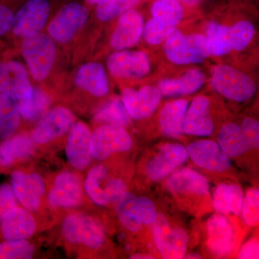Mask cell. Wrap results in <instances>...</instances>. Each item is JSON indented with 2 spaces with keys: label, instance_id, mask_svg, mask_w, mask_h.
Returning <instances> with one entry per match:
<instances>
[{
  "label": "cell",
  "instance_id": "obj_6",
  "mask_svg": "<svg viewBox=\"0 0 259 259\" xmlns=\"http://www.w3.org/2000/svg\"><path fill=\"white\" fill-rule=\"evenodd\" d=\"M133 140L122 126L107 124L98 127L92 134L91 154L98 161H103L113 153L128 151Z\"/></svg>",
  "mask_w": 259,
  "mask_h": 259
},
{
  "label": "cell",
  "instance_id": "obj_5",
  "mask_svg": "<svg viewBox=\"0 0 259 259\" xmlns=\"http://www.w3.org/2000/svg\"><path fill=\"white\" fill-rule=\"evenodd\" d=\"M52 8V0H26L15 13L12 32L22 38L42 32Z\"/></svg>",
  "mask_w": 259,
  "mask_h": 259
},
{
  "label": "cell",
  "instance_id": "obj_35",
  "mask_svg": "<svg viewBox=\"0 0 259 259\" xmlns=\"http://www.w3.org/2000/svg\"><path fill=\"white\" fill-rule=\"evenodd\" d=\"M141 0H102L96 5V15L103 22L110 21L132 9Z\"/></svg>",
  "mask_w": 259,
  "mask_h": 259
},
{
  "label": "cell",
  "instance_id": "obj_24",
  "mask_svg": "<svg viewBox=\"0 0 259 259\" xmlns=\"http://www.w3.org/2000/svg\"><path fill=\"white\" fill-rule=\"evenodd\" d=\"M168 185L171 190L179 193L207 194L209 184L207 180L198 172L190 168L175 172L169 180Z\"/></svg>",
  "mask_w": 259,
  "mask_h": 259
},
{
  "label": "cell",
  "instance_id": "obj_21",
  "mask_svg": "<svg viewBox=\"0 0 259 259\" xmlns=\"http://www.w3.org/2000/svg\"><path fill=\"white\" fill-rule=\"evenodd\" d=\"M208 247L218 256H224L231 251L233 243V228L226 218L214 214L207 223Z\"/></svg>",
  "mask_w": 259,
  "mask_h": 259
},
{
  "label": "cell",
  "instance_id": "obj_46",
  "mask_svg": "<svg viewBox=\"0 0 259 259\" xmlns=\"http://www.w3.org/2000/svg\"><path fill=\"white\" fill-rule=\"evenodd\" d=\"M126 187L123 182L117 179L107 181L106 194L109 203L115 202L120 198L121 196L125 193Z\"/></svg>",
  "mask_w": 259,
  "mask_h": 259
},
{
  "label": "cell",
  "instance_id": "obj_12",
  "mask_svg": "<svg viewBox=\"0 0 259 259\" xmlns=\"http://www.w3.org/2000/svg\"><path fill=\"white\" fill-rule=\"evenodd\" d=\"M187 151L194 163L204 169L222 172L231 166L230 156L219 144L210 140H201L192 143Z\"/></svg>",
  "mask_w": 259,
  "mask_h": 259
},
{
  "label": "cell",
  "instance_id": "obj_16",
  "mask_svg": "<svg viewBox=\"0 0 259 259\" xmlns=\"http://www.w3.org/2000/svg\"><path fill=\"white\" fill-rule=\"evenodd\" d=\"M188 156L187 149L182 145H164L148 162L146 174L151 180H161L185 163Z\"/></svg>",
  "mask_w": 259,
  "mask_h": 259
},
{
  "label": "cell",
  "instance_id": "obj_8",
  "mask_svg": "<svg viewBox=\"0 0 259 259\" xmlns=\"http://www.w3.org/2000/svg\"><path fill=\"white\" fill-rule=\"evenodd\" d=\"M63 233L68 241L81 243L89 248H100L105 241V235L100 223L83 214H70L65 219Z\"/></svg>",
  "mask_w": 259,
  "mask_h": 259
},
{
  "label": "cell",
  "instance_id": "obj_34",
  "mask_svg": "<svg viewBox=\"0 0 259 259\" xmlns=\"http://www.w3.org/2000/svg\"><path fill=\"white\" fill-rule=\"evenodd\" d=\"M95 119L100 122L120 126L129 123V115L123 102L120 99H115L107 102L95 115Z\"/></svg>",
  "mask_w": 259,
  "mask_h": 259
},
{
  "label": "cell",
  "instance_id": "obj_38",
  "mask_svg": "<svg viewBox=\"0 0 259 259\" xmlns=\"http://www.w3.org/2000/svg\"><path fill=\"white\" fill-rule=\"evenodd\" d=\"M232 49L242 51L249 45L255 35V28L250 22L242 20L230 28Z\"/></svg>",
  "mask_w": 259,
  "mask_h": 259
},
{
  "label": "cell",
  "instance_id": "obj_13",
  "mask_svg": "<svg viewBox=\"0 0 259 259\" xmlns=\"http://www.w3.org/2000/svg\"><path fill=\"white\" fill-rule=\"evenodd\" d=\"M144 31V19L139 12L131 9L120 15L112 32L110 45L115 50L123 51L137 45Z\"/></svg>",
  "mask_w": 259,
  "mask_h": 259
},
{
  "label": "cell",
  "instance_id": "obj_40",
  "mask_svg": "<svg viewBox=\"0 0 259 259\" xmlns=\"http://www.w3.org/2000/svg\"><path fill=\"white\" fill-rule=\"evenodd\" d=\"M242 216L248 226H256L259 221V192L258 189H251L247 192L243 201Z\"/></svg>",
  "mask_w": 259,
  "mask_h": 259
},
{
  "label": "cell",
  "instance_id": "obj_9",
  "mask_svg": "<svg viewBox=\"0 0 259 259\" xmlns=\"http://www.w3.org/2000/svg\"><path fill=\"white\" fill-rule=\"evenodd\" d=\"M107 66L110 74L120 79H141L151 70L146 53L140 51H119L109 56Z\"/></svg>",
  "mask_w": 259,
  "mask_h": 259
},
{
  "label": "cell",
  "instance_id": "obj_41",
  "mask_svg": "<svg viewBox=\"0 0 259 259\" xmlns=\"http://www.w3.org/2000/svg\"><path fill=\"white\" fill-rule=\"evenodd\" d=\"M136 212L142 224H153L156 218V208L151 199L141 197L136 200Z\"/></svg>",
  "mask_w": 259,
  "mask_h": 259
},
{
  "label": "cell",
  "instance_id": "obj_52",
  "mask_svg": "<svg viewBox=\"0 0 259 259\" xmlns=\"http://www.w3.org/2000/svg\"><path fill=\"white\" fill-rule=\"evenodd\" d=\"M10 1V0H0L2 3H8V4H9Z\"/></svg>",
  "mask_w": 259,
  "mask_h": 259
},
{
  "label": "cell",
  "instance_id": "obj_50",
  "mask_svg": "<svg viewBox=\"0 0 259 259\" xmlns=\"http://www.w3.org/2000/svg\"><path fill=\"white\" fill-rule=\"evenodd\" d=\"M86 2L87 4L90 5H97L99 3L102 1V0H84Z\"/></svg>",
  "mask_w": 259,
  "mask_h": 259
},
{
  "label": "cell",
  "instance_id": "obj_11",
  "mask_svg": "<svg viewBox=\"0 0 259 259\" xmlns=\"http://www.w3.org/2000/svg\"><path fill=\"white\" fill-rule=\"evenodd\" d=\"M76 122V117L69 109L56 107L47 112L36 126L32 139L36 144L50 142L69 132Z\"/></svg>",
  "mask_w": 259,
  "mask_h": 259
},
{
  "label": "cell",
  "instance_id": "obj_27",
  "mask_svg": "<svg viewBox=\"0 0 259 259\" xmlns=\"http://www.w3.org/2000/svg\"><path fill=\"white\" fill-rule=\"evenodd\" d=\"M218 143L229 156L236 157L251 150L241 126L228 123L223 126L218 134Z\"/></svg>",
  "mask_w": 259,
  "mask_h": 259
},
{
  "label": "cell",
  "instance_id": "obj_3",
  "mask_svg": "<svg viewBox=\"0 0 259 259\" xmlns=\"http://www.w3.org/2000/svg\"><path fill=\"white\" fill-rule=\"evenodd\" d=\"M90 11L82 3L69 1L61 5L48 26V35L61 44L71 42L88 23Z\"/></svg>",
  "mask_w": 259,
  "mask_h": 259
},
{
  "label": "cell",
  "instance_id": "obj_42",
  "mask_svg": "<svg viewBox=\"0 0 259 259\" xmlns=\"http://www.w3.org/2000/svg\"><path fill=\"white\" fill-rule=\"evenodd\" d=\"M122 102L130 117L134 119L140 117L139 91L133 88H126L122 94Z\"/></svg>",
  "mask_w": 259,
  "mask_h": 259
},
{
  "label": "cell",
  "instance_id": "obj_19",
  "mask_svg": "<svg viewBox=\"0 0 259 259\" xmlns=\"http://www.w3.org/2000/svg\"><path fill=\"white\" fill-rule=\"evenodd\" d=\"M0 218V228L6 240L28 239L36 229L35 219L25 209L15 207Z\"/></svg>",
  "mask_w": 259,
  "mask_h": 259
},
{
  "label": "cell",
  "instance_id": "obj_29",
  "mask_svg": "<svg viewBox=\"0 0 259 259\" xmlns=\"http://www.w3.org/2000/svg\"><path fill=\"white\" fill-rule=\"evenodd\" d=\"M108 180L106 168L102 165L94 167L87 177L85 182L87 193L98 205H106L109 203L106 194Z\"/></svg>",
  "mask_w": 259,
  "mask_h": 259
},
{
  "label": "cell",
  "instance_id": "obj_1",
  "mask_svg": "<svg viewBox=\"0 0 259 259\" xmlns=\"http://www.w3.org/2000/svg\"><path fill=\"white\" fill-rule=\"evenodd\" d=\"M21 53L32 79L37 81L47 79L56 60V42L44 32L33 34L24 37Z\"/></svg>",
  "mask_w": 259,
  "mask_h": 259
},
{
  "label": "cell",
  "instance_id": "obj_49",
  "mask_svg": "<svg viewBox=\"0 0 259 259\" xmlns=\"http://www.w3.org/2000/svg\"><path fill=\"white\" fill-rule=\"evenodd\" d=\"M177 1L180 2V3H185V4L189 5H194L199 3L201 0H177Z\"/></svg>",
  "mask_w": 259,
  "mask_h": 259
},
{
  "label": "cell",
  "instance_id": "obj_18",
  "mask_svg": "<svg viewBox=\"0 0 259 259\" xmlns=\"http://www.w3.org/2000/svg\"><path fill=\"white\" fill-rule=\"evenodd\" d=\"M214 131L210 103L204 96L196 97L186 112L184 133L190 136H209Z\"/></svg>",
  "mask_w": 259,
  "mask_h": 259
},
{
  "label": "cell",
  "instance_id": "obj_15",
  "mask_svg": "<svg viewBox=\"0 0 259 259\" xmlns=\"http://www.w3.org/2000/svg\"><path fill=\"white\" fill-rule=\"evenodd\" d=\"M11 183L16 198L25 208L30 211L39 208L40 199L46 191L45 182L40 175L15 171L12 174Z\"/></svg>",
  "mask_w": 259,
  "mask_h": 259
},
{
  "label": "cell",
  "instance_id": "obj_45",
  "mask_svg": "<svg viewBox=\"0 0 259 259\" xmlns=\"http://www.w3.org/2000/svg\"><path fill=\"white\" fill-rule=\"evenodd\" d=\"M242 131L244 133L245 138L248 141L251 149L258 148L259 144V125L258 121L252 118H246L243 120L241 126Z\"/></svg>",
  "mask_w": 259,
  "mask_h": 259
},
{
  "label": "cell",
  "instance_id": "obj_7",
  "mask_svg": "<svg viewBox=\"0 0 259 259\" xmlns=\"http://www.w3.org/2000/svg\"><path fill=\"white\" fill-rule=\"evenodd\" d=\"M154 239L158 251L163 258L180 259L187 252L189 237L182 228L171 229L166 216L156 214L153 223Z\"/></svg>",
  "mask_w": 259,
  "mask_h": 259
},
{
  "label": "cell",
  "instance_id": "obj_26",
  "mask_svg": "<svg viewBox=\"0 0 259 259\" xmlns=\"http://www.w3.org/2000/svg\"><path fill=\"white\" fill-rule=\"evenodd\" d=\"M243 201V191L239 186L221 184L214 191L213 205L223 214L233 213L238 215L241 212Z\"/></svg>",
  "mask_w": 259,
  "mask_h": 259
},
{
  "label": "cell",
  "instance_id": "obj_39",
  "mask_svg": "<svg viewBox=\"0 0 259 259\" xmlns=\"http://www.w3.org/2000/svg\"><path fill=\"white\" fill-rule=\"evenodd\" d=\"M162 93L159 89L146 86L139 91L140 117L147 118L157 110L161 100Z\"/></svg>",
  "mask_w": 259,
  "mask_h": 259
},
{
  "label": "cell",
  "instance_id": "obj_20",
  "mask_svg": "<svg viewBox=\"0 0 259 259\" xmlns=\"http://www.w3.org/2000/svg\"><path fill=\"white\" fill-rule=\"evenodd\" d=\"M76 86L95 97L105 96L110 90V84L105 68L97 62L81 65L74 75Z\"/></svg>",
  "mask_w": 259,
  "mask_h": 259
},
{
  "label": "cell",
  "instance_id": "obj_17",
  "mask_svg": "<svg viewBox=\"0 0 259 259\" xmlns=\"http://www.w3.org/2000/svg\"><path fill=\"white\" fill-rule=\"evenodd\" d=\"M83 194L79 179L71 172H63L56 177L49 193V202L54 207L72 208L79 206Z\"/></svg>",
  "mask_w": 259,
  "mask_h": 259
},
{
  "label": "cell",
  "instance_id": "obj_47",
  "mask_svg": "<svg viewBox=\"0 0 259 259\" xmlns=\"http://www.w3.org/2000/svg\"><path fill=\"white\" fill-rule=\"evenodd\" d=\"M258 243L253 240L247 243L241 249L239 258H258Z\"/></svg>",
  "mask_w": 259,
  "mask_h": 259
},
{
  "label": "cell",
  "instance_id": "obj_32",
  "mask_svg": "<svg viewBox=\"0 0 259 259\" xmlns=\"http://www.w3.org/2000/svg\"><path fill=\"white\" fill-rule=\"evenodd\" d=\"M230 28L218 23H211L207 28L210 54L216 56L226 55L232 50Z\"/></svg>",
  "mask_w": 259,
  "mask_h": 259
},
{
  "label": "cell",
  "instance_id": "obj_51",
  "mask_svg": "<svg viewBox=\"0 0 259 259\" xmlns=\"http://www.w3.org/2000/svg\"><path fill=\"white\" fill-rule=\"evenodd\" d=\"M187 258H201L200 255L196 254V253H192L187 256Z\"/></svg>",
  "mask_w": 259,
  "mask_h": 259
},
{
  "label": "cell",
  "instance_id": "obj_2",
  "mask_svg": "<svg viewBox=\"0 0 259 259\" xmlns=\"http://www.w3.org/2000/svg\"><path fill=\"white\" fill-rule=\"evenodd\" d=\"M164 51L168 60L178 65L199 64L210 55L207 37L177 30L165 40Z\"/></svg>",
  "mask_w": 259,
  "mask_h": 259
},
{
  "label": "cell",
  "instance_id": "obj_22",
  "mask_svg": "<svg viewBox=\"0 0 259 259\" xmlns=\"http://www.w3.org/2000/svg\"><path fill=\"white\" fill-rule=\"evenodd\" d=\"M205 74L200 69L189 70L178 78L162 80L158 89L165 96L190 95L197 92L205 83Z\"/></svg>",
  "mask_w": 259,
  "mask_h": 259
},
{
  "label": "cell",
  "instance_id": "obj_28",
  "mask_svg": "<svg viewBox=\"0 0 259 259\" xmlns=\"http://www.w3.org/2000/svg\"><path fill=\"white\" fill-rule=\"evenodd\" d=\"M20 120L18 100L0 94V139L12 137L18 131Z\"/></svg>",
  "mask_w": 259,
  "mask_h": 259
},
{
  "label": "cell",
  "instance_id": "obj_30",
  "mask_svg": "<svg viewBox=\"0 0 259 259\" xmlns=\"http://www.w3.org/2000/svg\"><path fill=\"white\" fill-rule=\"evenodd\" d=\"M51 102L50 97L44 90L33 88L30 97L18 101L20 115L25 120H35L49 108Z\"/></svg>",
  "mask_w": 259,
  "mask_h": 259
},
{
  "label": "cell",
  "instance_id": "obj_33",
  "mask_svg": "<svg viewBox=\"0 0 259 259\" xmlns=\"http://www.w3.org/2000/svg\"><path fill=\"white\" fill-rule=\"evenodd\" d=\"M153 18L178 26L184 17V8L177 0H156L151 8Z\"/></svg>",
  "mask_w": 259,
  "mask_h": 259
},
{
  "label": "cell",
  "instance_id": "obj_36",
  "mask_svg": "<svg viewBox=\"0 0 259 259\" xmlns=\"http://www.w3.org/2000/svg\"><path fill=\"white\" fill-rule=\"evenodd\" d=\"M177 30V27L156 18H151L144 26V36L151 45L164 42Z\"/></svg>",
  "mask_w": 259,
  "mask_h": 259
},
{
  "label": "cell",
  "instance_id": "obj_43",
  "mask_svg": "<svg viewBox=\"0 0 259 259\" xmlns=\"http://www.w3.org/2000/svg\"><path fill=\"white\" fill-rule=\"evenodd\" d=\"M15 13L8 3L0 2V37L12 31Z\"/></svg>",
  "mask_w": 259,
  "mask_h": 259
},
{
  "label": "cell",
  "instance_id": "obj_31",
  "mask_svg": "<svg viewBox=\"0 0 259 259\" xmlns=\"http://www.w3.org/2000/svg\"><path fill=\"white\" fill-rule=\"evenodd\" d=\"M137 197L130 192H125L118 199L116 208L117 216L122 226L130 231L137 232L142 228L136 212Z\"/></svg>",
  "mask_w": 259,
  "mask_h": 259
},
{
  "label": "cell",
  "instance_id": "obj_4",
  "mask_svg": "<svg viewBox=\"0 0 259 259\" xmlns=\"http://www.w3.org/2000/svg\"><path fill=\"white\" fill-rule=\"evenodd\" d=\"M210 83L218 93L236 102L250 100L257 90L256 84L249 76L228 65L213 68Z\"/></svg>",
  "mask_w": 259,
  "mask_h": 259
},
{
  "label": "cell",
  "instance_id": "obj_23",
  "mask_svg": "<svg viewBox=\"0 0 259 259\" xmlns=\"http://www.w3.org/2000/svg\"><path fill=\"white\" fill-rule=\"evenodd\" d=\"M189 102L179 100L168 102L161 110L160 115V127L162 132L170 137L177 138L184 133V122Z\"/></svg>",
  "mask_w": 259,
  "mask_h": 259
},
{
  "label": "cell",
  "instance_id": "obj_14",
  "mask_svg": "<svg viewBox=\"0 0 259 259\" xmlns=\"http://www.w3.org/2000/svg\"><path fill=\"white\" fill-rule=\"evenodd\" d=\"M91 137L90 127L83 122L75 123L69 131L66 156L70 164L76 169H84L91 162Z\"/></svg>",
  "mask_w": 259,
  "mask_h": 259
},
{
  "label": "cell",
  "instance_id": "obj_37",
  "mask_svg": "<svg viewBox=\"0 0 259 259\" xmlns=\"http://www.w3.org/2000/svg\"><path fill=\"white\" fill-rule=\"evenodd\" d=\"M34 247L26 240H7L0 243V259H29Z\"/></svg>",
  "mask_w": 259,
  "mask_h": 259
},
{
  "label": "cell",
  "instance_id": "obj_10",
  "mask_svg": "<svg viewBox=\"0 0 259 259\" xmlns=\"http://www.w3.org/2000/svg\"><path fill=\"white\" fill-rule=\"evenodd\" d=\"M32 88L28 71L21 63L0 61V94L20 101L30 96Z\"/></svg>",
  "mask_w": 259,
  "mask_h": 259
},
{
  "label": "cell",
  "instance_id": "obj_25",
  "mask_svg": "<svg viewBox=\"0 0 259 259\" xmlns=\"http://www.w3.org/2000/svg\"><path fill=\"white\" fill-rule=\"evenodd\" d=\"M32 141L25 134L8 139L0 145V166H10L15 162L29 157L34 149Z\"/></svg>",
  "mask_w": 259,
  "mask_h": 259
},
{
  "label": "cell",
  "instance_id": "obj_44",
  "mask_svg": "<svg viewBox=\"0 0 259 259\" xmlns=\"http://www.w3.org/2000/svg\"><path fill=\"white\" fill-rule=\"evenodd\" d=\"M17 207L16 196L11 186L0 185V217L10 209Z\"/></svg>",
  "mask_w": 259,
  "mask_h": 259
},
{
  "label": "cell",
  "instance_id": "obj_48",
  "mask_svg": "<svg viewBox=\"0 0 259 259\" xmlns=\"http://www.w3.org/2000/svg\"><path fill=\"white\" fill-rule=\"evenodd\" d=\"M131 258L133 259H152L154 258L153 256L149 255H144V254H138V255H134L131 257Z\"/></svg>",
  "mask_w": 259,
  "mask_h": 259
}]
</instances>
